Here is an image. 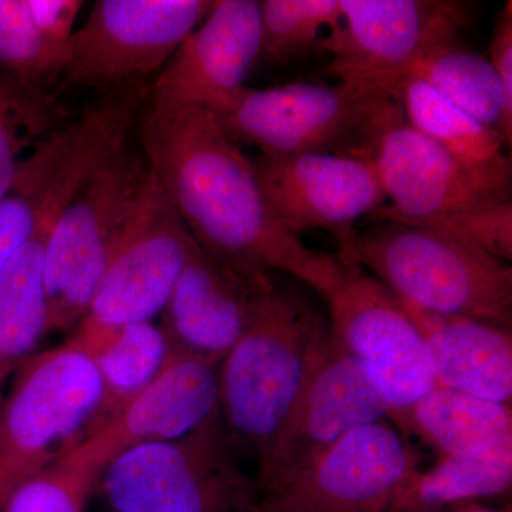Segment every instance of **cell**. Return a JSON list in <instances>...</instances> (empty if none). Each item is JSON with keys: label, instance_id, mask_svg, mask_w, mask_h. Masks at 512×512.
<instances>
[{"label": "cell", "instance_id": "obj_1", "mask_svg": "<svg viewBox=\"0 0 512 512\" xmlns=\"http://www.w3.org/2000/svg\"><path fill=\"white\" fill-rule=\"evenodd\" d=\"M137 123L141 153L208 254L255 274L284 272L326 301L356 268L309 248L276 220L252 161L211 111L147 101Z\"/></svg>", "mask_w": 512, "mask_h": 512}, {"label": "cell", "instance_id": "obj_2", "mask_svg": "<svg viewBox=\"0 0 512 512\" xmlns=\"http://www.w3.org/2000/svg\"><path fill=\"white\" fill-rule=\"evenodd\" d=\"M329 319L293 286H272L218 366L222 419L239 453L259 458L288 416Z\"/></svg>", "mask_w": 512, "mask_h": 512}, {"label": "cell", "instance_id": "obj_3", "mask_svg": "<svg viewBox=\"0 0 512 512\" xmlns=\"http://www.w3.org/2000/svg\"><path fill=\"white\" fill-rule=\"evenodd\" d=\"M338 256L346 265L369 269L421 311L511 328V265L460 239L402 222L373 221L356 229Z\"/></svg>", "mask_w": 512, "mask_h": 512}, {"label": "cell", "instance_id": "obj_4", "mask_svg": "<svg viewBox=\"0 0 512 512\" xmlns=\"http://www.w3.org/2000/svg\"><path fill=\"white\" fill-rule=\"evenodd\" d=\"M386 94L338 82L247 87L214 114L227 136L258 148L262 157L340 154L372 160L376 140L402 111Z\"/></svg>", "mask_w": 512, "mask_h": 512}, {"label": "cell", "instance_id": "obj_5", "mask_svg": "<svg viewBox=\"0 0 512 512\" xmlns=\"http://www.w3.org/2000/svg\"><path fill=\"white\" fill-rule=\"evenodd\" d=\"M238 454L220 409L180 439L123 451L96 490L111 512H254L258 488Z\"/></svg>", "mask_w": 512, "mask_h": 512}, {"label": "cell", "instance_id": "obj_6", "mask_svg": "<svg viewBox=\"0 0 512 512\" xmlns=\"http://www.w3.org/2000/svg\"><path fill=\"white\" fill-rule=\"evenodd\" d=\"M0 404V493L53 466L92 434L103 386L96 366L70 340L18 367Z\"/></svg>", "mask_w": 512, "mask_h": 512}, {"label": "cell", "instance_id": "obj_7", "mask_svg": "<svg viewBox=\"0 0 512 512\" xmlns=\"http://www.w3.org/2000/svg\"><path fill=\"white\" fill-rule=\"evenodd\" d=\"M127 143L87 178L50 231L45 262L49 332L74 330L82 322L136 211L150 165Z\"/></svg>", "mask_w": 512, "mask_h": 512}, {"label": "cell", "instance_id": "obj_8", "mask_svg": "<svg viewBox=\"0 0 512 512\" xmlns=\"http://www.w3.org/2000/svg\"><path fill=\"white\" fill-rule=\"evenodd\" d=\"M342 25L323 42L338 82L397 99L414 64L461 39L477 6L464 0H339ZM399 100V99H397Z\"/></svg>", "mask_w": 512, "mask_h": 512}, {"label": "cell", "instance_id": "obj_9", "mask_svg": "<svg viewBox=\"0 0 512 512\" xmlns=\"http://www.w3.org/2000/svg\"><path fill=\"white\" fill-rule=\"evenodd\" d=\"M214 0H99L70 42L69 89L150 83L210 13Z\"/></svg>", "mask_w": 512, "mask_h": 512}, {"label": "cell", "instance_id": "obj_10", "mask_svg": "<svg viewBox=\"0 0 512 512\" xmlns=\"http://www.w3.org/2000/svg\"><path fill=\"white\" fill-rule=\"evenodd\" d=\"M134 120L130 101L104 94L22 161L0 197V272L47 212L72 200L96 168L127 143Z\"/></svg>", "mask_w": 512, "mask_h": 512}, {"label": "cell", "instance_id": "obj_11", "mask_svg": "<svg viewBox=\"0 0 512 512\" xmlns=\"http://www.w3.org/2000/svg\"><path fill=\"white\" fill-rule=\"evenodd\" d=\"M328 302L332 335L362 367L386 404L387 416L407 431L413 407L439 384L426 342L406 305L359 268Z\"/></svg>", "mask_w": 512, "mask_h": 512}, {"label": "cell", "instance_id": "obj_12", "mask_svg": "<svg viewBox=\"0 0 512 512\" xmlns=\"http://www.w3.org/2000/svg\"><path fill=\"white\" fill-rule=\"evenodd\" d=\"M386 416L382 397L329 329L288 416L258 458L259 498L284 487L350 430Z\"/></svg>", "mask_w": 512, "mask_h": 512}, {"label": "cell", "instance_id": "obj_13", "mask_svg": "<svg viewBox=\"0 0 512 512\" xmlns=\"http://www.w3.org/2000/svg\"><path fill=\"white\" fill-rule=\"evenodd\" d=\"M417 473L413 448L379 420L350 430L254 512H389Z\"/></svg>", "mask_w": 512, "mask_h": 512}, {"label": "cell", "instance_id": "obj_14", "mask_svg": "<svg viewBox=\"0 0 512 512\" xmlns=\"http://www.w3.org/2000/svg\"><path fill=\"white\" fill-rule=\"evenodd\" d=\"M197 245L150 168L126 235L83 319L104 325L151 322L163 313Z\"/></svg>", "mask_w": 512, "mask_h": 512}, {"label": "cell", "instance_id": "obj_15", "mask_svg": "<svg viewBox=\"0 0 512 512\" xmlns=\"http://www.w3.org/2000/svg\"><path fill=\"white\" fill-rule=\"evenodd\" d=\"M252 165L276 220L299 238L302 232H330L338 254L356 231V222L372 217L386 201L369 158L325 153L261 156Z\"/></svg>", "mask_w": 512, "mask_h": 512}, {"label": "cell", "instance_id": "obj_16", "mask_svg": "<svg viewBox=\"0 0 512 512\" xmlns=\"http://www.w3.org/2000/svg\"><path fill=\"white\" fill-rule=\"evenodd\" d=\"M261 2L215 0L151 83L148 103L164 109H227L261 59Z\"/></svg>", "mask_w": 512, "mask_h": 512}, {"label": "cell", "instance_id": "obj_17", "mask_svg": "<svg viewBox=\"0 0 512 512\" xmlns=\"http://www.w3.org/2000/svg\"><path fill=\"white\" fill-rule=\"evenodd\" d=\"M372 161L390 201L373 212V221L410 224L511 201V191L474 173L409 126L403 110L383 128Z\"/></svg>", "mask_w": 512, "mask_h": 512}, {"label": "cell", "instance_id": "obj_18", "mask_svg": "<svg viewBox=\"0 0 512 512\" xmlns=\"http://www.w3.org/2000/svg\"><path fill=\"white\" fill-rule=\"evenodd\" d=\"M271 275L255 274L195 247L163 311L175 352L218 367L245 332Z\"/></svg>", "mask_w": 512, "mask_h": 512}, {"label": "cell", "instance_id": "obj_19", "mask_svg": "<svg viewBox=\"0 0 512 512\" xmlns=\"http://www.w3.org/2000/svg\"><path fill=\"white\" fill-rule=\"evenodd\" d=\"M220 410L218 367L174 352L146 389L66 457L101 473L110 460L143 444L180 439Z\"/></svg>", "mask_w": 512, "mask_h": 512}, {"label": "cell", "instance_id": "obj_20", "mask_svg": "<svg viewBox=\"0 0 512 512\" xmlns=\"http://www.w3.org/2000/svg\"><path fill=\"white\" fill-rule=\"evenodd\" d=\"M420 329L439 386L511 406V330L480 320L436 315L404 302Z\"/></svg>", "mask_w": 512, "mask_h": 512}, {"label": "cell", "instance_id": "obj_21", "mask_svg": "<svg viewBox=\"0 0 512 512\" xmlns=\"http://www.w3.org/2000/svg\"><path fill=\"white\" fill-rule=\"evenodd\" d=\"M69 340L92 359L103 386L92 434L146 389L175 352L163 328L151 322L104 325L83 319Z\"/></svg>", "mask_w": 512, "mask_h": 512}, {"label": "cell", "instance_id": "obj_22", "mask_svg": "<svg viewBox=\"0 0 512 512\" xmlns=\"http://www.w3.org/2000/svg\"><path fill=\"white\" fill-rule=\"evenodd\" d=\"M69 202V201H67ZM39 222L28 241L0 272V382L35 355L49 332L45 262L47 241L64 205Z\"/></svg>", "mask_w": 512, "mask_h": 512}, {"label": "cell", "instance_id": "obj_23", "mask_svg": "<svg viewBox=\"0 0 512 512\" xmlns=\"http://www.w3.org/2000/svg\"><path fill=\"white\" fill-rule=\"evenodd\" d=\"M397 99L409 126L436 141L474 173L511 191V156L497 131L457 109L413 77L400 87Z\"/></svg>", "mask_w": 512, "mask_h": 512}, {"label": "cell", "instance_id": "obj_24", "mask_svg": "<svg viewBox=\"0 0 512 512\" xmlns=\"http://www.w3.org/2000/svg\"><path fill=\"white\" fill-rule=\"evenodd\" d=\"M407 433L441 456L481 453L512 443L511 406L437 386L413 407Z\"/></svg>", "mask_w": 512, "mask_h": 512}, {"label": "cell", "instance_id": "obj_25", "mask_svg": "<svg viewBox=\"0 0 512 512\" xmlns=\"http://www.w3.org/2000/svg\"><path fill=\"white\" fill-rule=\"evenodd\" d=\"M410 77L426 83L448 103L484 126L497 131L508 148L512 144V100L487 57L461 39L436 47L414 64Z\"/></svg>", "mask_w": 512, "mask_h": 512}, {"label": "cell", "instance_id": "obj_26", "mask_svg": "<svg viewBox=\"0 0 512 512\" xmlns=\"http://www.w3.org/2000/svg\"><path fill=\"white\" fill-rule=\"evenodd\" d=\"M512 443L464 456H441L430 470L419 471L389 512L441 510L471 504L511 490Z\"/></svg>", "mask_w": 512, "mask_h": 512}, {"label": "cell", "instance_id": "obj_27", "mask_svg": "<svg viewBox=\"0 0 512 512\" xmlns=\"http://www.w3.org/2000/svg\"><path fill=\"white\" fill-rule=\"evenodd\" d=\"M64 113L52 90L28 86L0 69V197L22 161L62 126Z\"/></svg>", "mask_w": 512, "mask_h": 512}, {"label": "cell", "instance_id": "obj_28", "mask_svg": "<svg viewBox=\"0 0 512 512\" xmlns=\"http://www.w3.org/2000/svg\"><path fill=\"white\" fill-rule=\"evenodd\" d=\"M342 18L339 0H264L259 63L279 66L323 52Z\"/></svg>", "mask_w": 512, "mask_h": 512}, {"label": "cell", "instance_id": "obj_29", "mask_svg": "<svg viewBox=\"0 0 512 512\" xmlns=\"http://www.w3.org/2000/svg\"><path fill=\"white\" fill-rule=\"evenodd\" d=\"M67 57L43 39L26 0H0V69L13 79L50 90L62 79Z\"/></svg>", "mask_w": 512, "mask_h": 512}, {"label": "cell", "instance_id": "obj_30", "mask_svg": "<svg viewBox=\"0 0 512 512\" xmlns=\"http://www.w3.org/2000/svg\"><path fill=\"white\" fill-rule=\"evenodd\" d=\"M100 471L69 458L16 485L5 512H86Z\"/></svg>", "mask_w": 512, "mask_h": 512}, {"label": "cell", "instance_id": "obj_31", "mask_svg": "<svg viewBox=\"0 0 512 512\" xmlns=\"http://www.w3.org/2000/svg\"><path fill=\"white\" fill-rule=\"evenodd\" d=\"M407 225L443 232L484 249L505 262L512 259V201L501 202L493 207L440 215Z\"/></svg>", "mask_w": 512, "mask_h": 512}, {"label": "cell", "instance_id": "obj_32", "mask_svg": "<svg viewBox=\"0 0 512 512\" xmlns=\"http://www.w3.org/2000/svg\"><path fill=\"white\" fill-rule=\"evenodd\" d=\"M30 16L43 39L57 52L69 56L74 23L83 3L79 0H26Z\"/></svg>", "mask_w": 512, "mask_h": 512}, {"label": "cell", "instance_id": "obj_33", "mask_svg": "<svg viewBox=\"0 0 512 512\" xmlns=\"http://www.w3.org/2000/svg\"><path fill=\"white\" fill-rule=\"evenodd\" d=\"M491 66L503 84L505 96L512 100V3L507 2L495 22L490 43Z\"/></svg>", "mask_w": 512, "mask_h": 512}, {"label": "cell", "instance_id": "obj_34", "mask_svg": "<svg viewBox=\"0 0 512 512\" xmlns=\"http://www.w3.org/2000/svg\"><path fill=\"white\" fill-rule=\"evenodd\" d=\"M454 512H498L493 510H488V508L480 507L477 504H463L457 505V510Z\"/></svg>", "mask_w": 512, "mask_h": 512}, {"label": "cell", "instance_id": "obj_35", "mask_svg": "<svg viewBox=\"0 0 512 512\" xmlns=\"http://www.w3.org/2000/svg\"><path fill=\"white\" fill-rule=\"evenodd\" d=\"M6 501H8V497L5 494L0 493V512H5Z\"/></svg>", "mask_w": 512, "mask_h": 512}, {"label": "cell", "instance_id": "obj_36", "mask_svg": "<svg viewBox=\"0 0 512 512\" xmlns=\"http://www.w3.org/2000/svg\"><path fill=\"white\" fill-rule=\"evenodd\" d=\"M399 512H441V510H404Z\"/></svg>", "mask_w": 512, "mask_h": 512}, {"label": "cell", "instance_id": "obj_37", "mask_svg": "<svg viewBox=\"0 0 512 512\" xmlns=\"http://www.w3.org/2000/svg\"><path fill=\"white\" fill-rule=\"evenodd\" d=\"M3 402L2 382H0V404Z\"/></svg>", "mask_w": 512, "mask_h": 512}]
</instances>
